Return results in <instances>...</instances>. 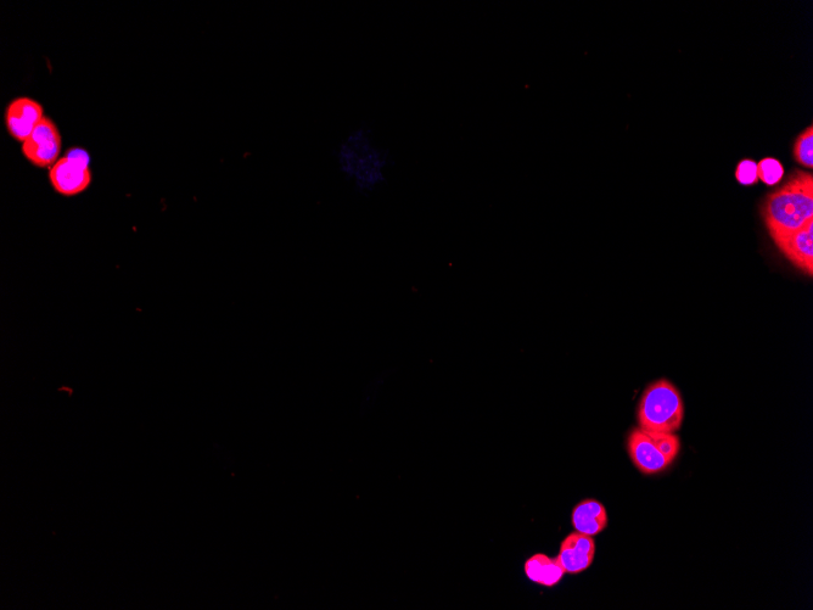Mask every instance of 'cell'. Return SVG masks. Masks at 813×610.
Returning a JSON list of instances; mask_svg holds the SVG:
<instances>
[{"label": "cell", "mask_w": 813, "mask_h": 610, "mask_svg": "<svg viewBox=\"0 0 813 610\" xmlns=\"http://www.w3.org/2000/svg\"><path fill=\"white\" fill-rule=\"evenodd\" d=\"M336 170L349 186L363 195L373 194L388 182L391 153L372 128L357 126L347 132L334 150Z\"/></svg>", "instance_id": "cell-1"}, {"label": "cell", "mask_w": 813, "mask_h": 610, "mask_svg": "<svg viewBox=\"0 0 813 610\" xmlns=\"http://www.w3.org/2000/svg\"><path fill=\"white\" fill-rule=\"evenodd\" d=\"M761 215L775 243L813 221L812 173L794 171L783 187L767 195Z\"/></svg>", "instance_id": "cell-2"}, {"label": "cell", "mask_w": 813, "mask_h": 610, "mask_svg": "<svg viewBox=\"0 0 813 610\" xmlns=\"http://www.w3.org/2000/svg\"><path fill=\"white\" fill-rule=\"evenodd\" d=\"M684 406L680 391L667 380L648 386L639 401V428L650 432L675 434L683 423Z\"/></svg>", "instance_id": "cell-3"}, {"label": "cell", "mask_w": 813, "mask_h": 610, "mask_svg": "<svg viewBox=\"0 0 813 610\" xmlns=\"http://www.w3.org/2000/svg\"><path fill=\"white\" fill-rule=\"evenodd\" d=\"M680 449V438L676 434L637 428L627 439V451L632 462L647 475L664 472L674 463Z\"/></svg>", "instance_id": "cell-4"}, {"label": "cell", "mask_w": 813, "mask_h": 610, "mask_svg": "<svg viewBox=\"0 0 813 610\" xmlns=\"http://www.w3.org/2000/svg\"><path fill=\"white\" fill-rule=\"evenodd\" d=\"M61 149L63 139L59 128L49 117H44L31 136L22 143V154L32 165L41 169L54 166L59 161Z\"/></svg>", "instance_id": "cell-5"}, {"label": "cell", "mask_w": 813, "mask_h": 610, "mask_svg": "<svg viewBox=\"0 0 813 610\" xmlns=\"http://www.w3.org/2000/svg\"><path fill=\"white\" fill-rule=\"evenodd\" d=\"M49 179L55 192L64 197H75V195L86 192L91 186L92 172L89 169V161L65 156L50 167Z\"/></svg>", "instance_id": "cell-6"}, {"label": "cell", "mask_w": 813, "mask_h": 610, "mask_svg": "<svg viewBox=\"0 0 813 610\" xmlns=\"http://www.w3.org/2000/svg\"><path fill=\"white\" fill-rule=\"evenodd\" d=\"M44 117L43 106L37 100L21 97L13 100L5 111V126L15 141L24 143Z\"/></svg>", "instance_id": "cell-7"}, {"label": "cell", "mask_w": 813, "mask_h": 610, "mask_svg": "<svg viewBox=\"0 0 813 610\" xmlns=\"http://www.w3.org/2000/svg\"><path fill=\"white\" fill-rule=\"evenodd\" d=\"M596 554V542L593 537L580 533L570 534L560 544L558 561L565 573L580 574L591 567Z\"/></svg>", "instance_id": "cell-8"}, {"label": "cell", "mask_w": 813, "mask_h": 610, "mask_svg": "<svg viewBox=\"0 0 813 610\" xmlns=\"http://www.w3.org/2000/svg\"><path fill=\"white\" fill-rule=\"evenodd\" d=\"M775 244L798 270L813 276V221Z\"/></svg>", "instance_id": "cell-9"}, {"label": "cell", "mask_w": 813, "mask_h": 610, "mask_svg": "<svg viewBox=\"0 0 813 610\" xmlns=\"http://www.w3.org/2000/svg\"><path fill=\"white\" fill-rule=\"evenodd\" d=\"M571 523L577 533L596 536L608 526L607 509L596 500L582 501L574 508Z\"/></svg>", "instance_id": "cell-10"}, {"label": "cell", "mask_w": 813, "mask_h": 610, "mask_svg": "<svg viewBox=\"0 0 813 610\" xmlns=\"http://www.w3.org/2000/svg\"><path fill=\"white\" fill-rule=\"evenodd\" d=\"M525 574L530 581L545 587H553L562 581L565 570L557 558L538 553L527 559Z\"/></svg>", "instance_id": "cell-11"}, {"label": "cell", "mask_w": 813, "mask_h": 610, "mask_svg": "<svg viewBox=\"0 0 813 610\" xmlns=\"http://www.w3.org/2000/svg\"><path fill=\"white\" fill-rule=\"evenodd\" d=\"M794 159L806 169H813V127L806 128L805 132L796 139L794 145Z\"/></svg>", "instance_id": "cell-12"}, {"label": "cell", "mask_w": 813, "mask_h": 610, "mask_svg": "<svg viewBox=\"0 0 813 610\" xmlns=\"http://www.w3.org/2000/svg\"><path fill=\"white\" fill-rule=\"evenodd\" d=\"M784 176V169L777 159L765 158L758 164V177L766 186H776Z\"/></svg>", "instance_id": "cell-13"}, {"label": "cell", "mask_w": 813, "mask_h": 610, "mask_svg": "<svg viewBox=\"0 0 813 610\" xmlns=\"http://www.w3.org/2000/svg\"><path fill=\"white\" fill-rule=\"evenodd\" d=\"M736 178L743 186H754L759 182L758 164L750 159L740 161L736 169Z\"/></svg>", "instance_id": "cell-14"}]
</instances>
